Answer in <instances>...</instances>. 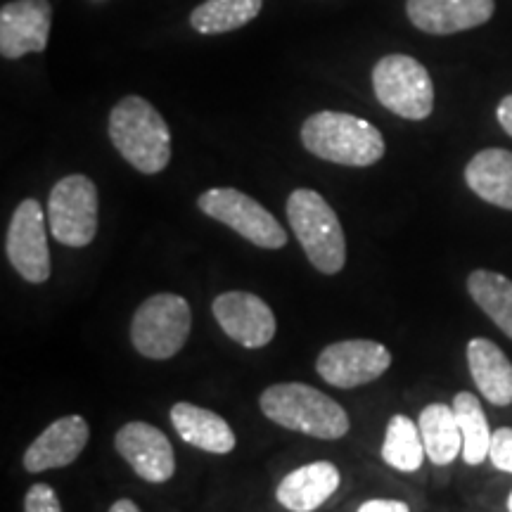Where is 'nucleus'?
Segmentation results:
<instances>
[{
	"label": "nucleus",
	"instance_id": "nucleus-1",
	"mask_svg": "<svg viewBox=\"0 0 512 512\" xmlns=\"http://www.w3.org/2000/svg\"><path fill=\"white\" fill-rule=\"evenodd\" d=\"M110 140L140 174H159L171 162V131L140 95H126L110 112Z\"/></svg>",
	"mask_w": 512,
	"mask_h": 512
},
{
	"label": "nucleus",
	"instance_id": "nucleus-2",
	"mask_svg": "<svg viewBox=\"0 0 512 512\" xmlns=\"http://www.w3.org/2000/svg\"><path fill=\"white\" fill-rule=\"evenodd\" d=\"M264 415L285 430L316 439H342L349 432V415L335 399L302 382L271 384L261 394Z\"/></svg>",
	"mask_w": 512,
	"mask_h": 512
},
{
	"label": "nucleus",
	"instance_id": "nucleus-3",
	"mask_svg": "<svg viewBox=\"0 0 512 512\" xmlns=\"http://www.w3.org/2000/svg\"><path fill=\"white\" fill-rule=\"evenodd\" d=\"M302 143L313 157L342 166H373L384 157V138L370 121L344 112L311 114Z\"/></svg>",
	"mask_w": 512,
	"mask_h": 512
},
{
	"label": "nucleus",
	"instance_id": "nucleus-4",
	"mask_svg": "<svg viewBox=\"0 0 512 512\" xmlns=\"http://www.w3.org/2000/svg\"><path fill=\"white\" fill-rule=\"evenodd\" d=\"M287 221L313 268L335 275L347 264V238L335 209L316 190L299 188L287 197Z\"/></svg>",
	"mask_w": 512,
	"mask_h": 512
},
{
	"label": "nucleus",
	"instance_id": "nucleus-5",
	"mask_svg": "<svg viewBox=\"0 0 512 512\" xmlns=\"http://www.w3.org/2000/svg\"><path fill=\"white\" fill-rule=\"evenodd\" d=\"M192 311L181 294L162 292L145 299L131 320V342L138 354L155 361L176 356L188 342Z\"/></svg>",
	"mask_w": 512,
	"mask_h": 512
},
{
	"label": "nucleus",
	"instance_id": "nucleus-6",
	"mask_svg": "<svg viewBox=\"0 0 512 512\" xmlns=\"http://www.w3.org/2000/svg\"><path fill=\"white\" fill-rule=\"evenodd\" d=\"M373 88L377 100L396 117L422 121L434 110L432 76L411 55H387L375 64Z\"/></svg>",
	"mask_w": 512,
	"mask_h": 512
},
{
	"label": "nucleus",
	"instance_id": "nucleus-7",
	"mask_svg": "<svg viewBox=\"0 0 512 512\" xmlns=\"http://www.w3.org/2000/svg\"><path fill=\"white\" fill-rule=\"evenodd\" d=\"M98 188L88 176L72 174L55 183L48 197V226L57 242L86 247L98 235Z\"/></svg>",
	"mask_w": 512,
	"mask_h": 512
},
{
	"label": "nucleus",
	"instance_id": "nucleus-8",
	"mask_svg": "<svg viewBox=\"0 0 512 512\" xmlns=\"http://www.w3.org/2000/svg\"><path fill=\"white\" fill-rule=\"evenodd\" d=\"M197 207L209 219L233 228L256 247L280 249L287 245V233L278 219L245 192L235 188H211L197 197Z\"/></svg>",
	"mask_w": 512,
	"mask_h": 512
},
{
	"label": "nucleus",
	"instance_id": "nucleus-9",
	"mask_svg": "<svg viewBox=\"0 0 512 512\" xmlns=\"http://www.w3.org/2000/svg\"><path fill=\"white\" fill-rule=\"evenodd\" d=\"M392 366L389 349L373 339H344L320 351L316 370L325 382L339 389L361 387L377 380Z\"/></svg>",
	"mask_w": 512,
	"mask_h": 512
},
{
	"label": "nucleus",
	"instance_id": "nucleus-10",
	"mask_svg": "<svg viewBox=\"0 0 512 512\" xmlns=\"http://www.w3.org/2000/svg\"><path fill=\"white\" fill-rule=\"evenodd\" d=\"M5 252L15 271L29 283L41 285L50 278V249L46 211L38 200H24L12 214Z\"/></svg>",
	"mask_w": 512,
	"mask_h": 512
},
{
	"label": "nucleus",
	"instance_id": "nucleus-11",
	"mask_svg": "<svg viewBox=\"0 0 512 512\" xmlns=\"http://www.w3.org/2000/svg\"><path fill=\"white\" fill-rule=\"evenodd\" d=\"M221 330L245 349H261L275 337V316L264 299L252 292H223L211 304Z\"/></svg>",
	"mask_w": 512,
	"mask_h": 512
},
{
	"label": "nucleus",
	"instance_id": "nucleus-12",
	"mask_svg": "<svg viewBox=\"0 0 512 512\" xmlns=\"http://www.w3.org/2000/svg\"><path fill=\"white\" fill-rule=\"evenodd\" d=\"M119 456L133 467L140 479L150 484H164L174 477L176 456L166 434L150 422H128L114 437Z\"/></svg>",
	"mask_w": 512,
	"mask_h": 512
},
{
	"label": "nucleus",
	"instance_id": "nucleus-13",
	"mask_svg": "<svg viewBox=\"0 0 512 512\" xmlns=\"http://www.w3.org/2000/svg\"><path fill=\"white\" fill-rule=\"evenodd\" d=\"M48 0H12L0 8V55L19 60L29 53H43L50 36Z\"/></svg>",
	"mask_w": 512,
	"mask_h": 512
},
{
	"label": "nucleus",
	"instance_id": "nucleus-14",
	"mask_svg": "<svg viewBox=\"0 0 512 512\" xmlns=\"http://www.w3.org/2000/svg\"><path fill=\"white\" fill-rule=\"evenodd\" d=\"M494 8V0H406L413 27L434 36L482 27L494 15Z\"/></svg>",
	"mask_w": 512,
	"mask_h": 512
},
{
	"label": "nucleus",
	"instance_id": "nucleus-15",
	"mask_svg": "<svg viewBox=\"0 0 512 512\" xmlns=\"http://www.w3.org/2000/svg\"><path fill=\"white\" fill-rule=\"evenodd\" d=\"M88 437H91V427L81 415H67V418L55 420L27 448L24 467L27 472H46L72 465L86 448Z\"/></svg>",
	"mask_w": 512,
	"mask_h": 512
},
{
	"label": "nucleus",
	"instance_id": "nucleus-16",
	"mask_svg": "<svg viewBox=\"0 0 512 512\" xmlns=\"http://www.w3.org/2000/svg\"><path fill=\"white\" fill-rule=\"evenodd\" d=\"M339 489V470L328 460L297 467L278 484L275 498L290 512L318 510Z\"/></svg>",
	"mask_w": 512,
	"mask_h": 512
},
{
	"label": "nucleus",
	"instance_id": "nucleus-17",
	"mask_svg": "<svg viewBox=\"0 0 512 512\" xmlns=\"http://www.w3.org/2000/svg\"><path fill=\"white\" fill-rule=\"evenodd\" d=\"M171 425L185 444L202 448L207 453H230L238 444L233 427L219 413L195 406V403L178 401L171 408Z\"/></svg>",
	"mask_w": 512,
	"mask_h": 512
},
{
	"label": "nucleus",
	"instance_id": "nucleus-18",
	"mask_svg": "<svg viewBox=\"0 0 512 512\" xmlns=\"http://www.w3.org/2000/svg\"><path fill=\"white\" fill-rule=\"evenodd\" d=\"M467 363L482 396L494 406L512 403V363L491 339L475 337L467 344Z\"/></svg>",
	"mask_w": 512,
	"mask_h": 512
},
{
	"label": "nucleus",
	"instance_id": "nucleus-19",
	"mask_svg": "<svg viewBox=\"0 0 512 512\" xmlns=\"http://www.w3.org/2000/svg\"><path fill=\"white\" fill-rule=\"evenodd\" d=\"M465 183L484 202L512 211V152L501 147L477 152L465 166Z\"/></svg>",
	"mask_w": 512,
	"mask_h": 512
},
{
	"label": "nucleus",
	"instance_id": "nucleus-20",
	"mask_svg": "<svg viewBox=\"0 0 512 512\" xmlns=\"http://www.w3.org/2000/svg\"><path fill=\"white\" fill-rule=\"evenodd\" d=\"M418 427L422 441H425L427 458L434 465H451L463 453V437H460L453 406L430 403L427 408H422Z\"/></svg>",
	"mask_w": 512,
	"mask_h": 512
},
{
	"label": "nucleus",
	"instance_id": "nucleus-21",
	"mask_svg": "<svg viewBox=\"0 0 512 512\" xmlns=\"http://www.w3.org/2000/svg\"><path fill=\"white\" fill-rule=\"evenodd\" d=\"M467 290L479 309L512 339V280L479 268L467 278Z\"/></svg>",
	"mask_w": 512,
	"mask_h": 512
},
{
	"label": "nucleus",
	"instance_id": "nucleus-22",
	"mask_svg": "<svg viewBox=\"0 0 512 512\" xmlns=\"http://www.w3.org/2000/svg\"><path fill=\"white\" fill-rule=\"evenodd\" d=\"M453 413H456L460 437H463V460L467 465H479L484 463L486 456H489L491 448V434L489 420H486L482 403L475 394L460 392L453 399Z\"/></svg>",
	"mask_w": 512,
	"mask_h": 512
},
{
	"label": "nucleus",
	"instance_id": "nucleus-23",
	"mask_svg": "<svg viewBox=\"0 0 512 512\" xmlns=\"http://www.w3.org/2000/svg\"><path fill=\"white\" fill-rule=\"evenodd\" d=\"M425 441H422L418 422L408 415H394L387 422V434L382 444V460L399 472H415L425 463Z\"/></svg>",
	"mask_w": 512,
	"mask_h": 512
},
{
	"label": "nucleus",
	"instance_id": "nucleus-24",
	"mask_svg": "<svg viewBox=\"0 0 512 512\" xmlns=\"http://www.w3.org/2000/svg\"><path fill=\"white\" fill-rule=\"evenodd\" d=\"M264 0H204L190 15L192 29L200 34H226L256 19Z\"/></svg>",
	"mask_w": 512,
	"mask_h": 512
},
{
	"label": "nucleus",
	"instance_id": "nucleus-25",
	"mask_svg": "<svg viewBox=\"0 0 512 512\" xmlns=\"http://www.w3.org/2000/svg\"><path fill=\"white\" fill-rule=\"evenodd\" d=\"M24 512H62L60 498L48 484H34L24 496Z\"/></svg>",
	"mask_w": 512,
	"mask_h": 512
},
{
	"label": "nucleus",
	"instance_id": "nucleus-26",
	"mask_svg": "<svg viewBox=\"0 0 512 512\" xmlns=\"http://www.w3.org/2000/svg\"><path fill=\"white\" fill-rule=\"evenodd\" d=\"M489 460L494 463L496 470L510 472L512 475V427H501L491 437Z\"/></svg>",
	"mask_w": 512,
	"mask_h": 512
},
{
	"label": "nucleus",
	"instance_id": "nucleus-27",
	"mask_svg": "<svg viewBox=\"0 0 512 512\" xmlns=\"http://www.w3.org/2000/svg\"><path fill=\"white\" fill-rule=\"evenodd\" d=\"M358 512H411L406 503L401 501H384V498H375V501H366L358 508Z\"/></svg>",
	"mask_w": 512,
	"mask_h": 512
},
{
	"label": "nucleus",
	"instance_id": "nucleus-28",
	"mask_svg": "<svg viewBox=\"0 0 512 512\" xmlns=\"http://www.w3.org/2000/svg\"><path fill=\"white\" fill-rule=\"evenodd\" d=\"M496 114H498V124H501L503 131L512 138V95H505L501 105H498Z\"/></svg>",
	"mask_w": 512,
	"mask_h": 512
},
{
	"label": "nucleus",
	"instance_id": "nucleus-29",
	"mask_svg": "<svg viewBox=\"0 0 512 512\" xmlns=\"http://www.w3.org/2000/svg\"><path fill=\"white\" fill-rule=\"evenodd\" d=\"M110 512H140V508L133 501H128V498H119L117 503H112Z\"/></svg>",
	"mask_w": 512,
	"mask_h": 512
},
{
	"label": "nucleus",
	"instance_id": "nucleus-30",
	"mask_svg": "<svg viewBox=\"0 0 512 512\" xmlns=\"http://www.w3.org/2000/svg\"><path fill=\"white\" fill-rule=\"evenodd\" d=\"M508 510H510V512H512V494H510V496H508Z\"/></svg>",
	"mask_w": 512,
	"mask_h": 512
}]
</instances>
